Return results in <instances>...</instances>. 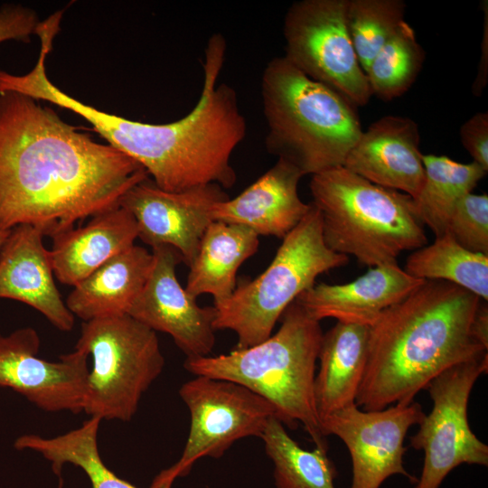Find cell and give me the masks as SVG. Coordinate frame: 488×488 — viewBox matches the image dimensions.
I'll list each match as a JSON object with an SVG mask.
<instances>
[{
  "label": "cell",
  "instance_id": "obj_1",
  "mask_svg": "<svg viewBox=\"0 0 488 488\" xmlns=\"http://www.w3.org/2000/svg\"><path fill=\"white\" fill-rule=\"evenodd\" d=\"M148 174L95 141L40 100L0 92V228L31 225L44 236L118 205Z\"/></svg>",
  "mask_w": 488,
  "mask_h": 488
},
{
  "label": "cell",
  "instance_id": "obj_2",
  "mask_svg": "<svg viewBox=\"0 0 488 488\" xmlns=\"http://www.w3.org/2000/svg\"><path fill=\"white\" fill-rule=\"evenodd\" d=\"M226 42L220 33L208 42L203 63L202 93L192 111L166 124L133 121L87 105L52 83L46 71V56L34 67L14 75L9 88L72 111L88 121L106 141L137 162L162 190L178 192L216 183L234 185L237 175L230 158L247 133L236 90L217 85L225 58Z\"/></svg>",
  "mask_w": 488,
  "mask_h": 488
},
{
  "label": "cell",
  "instance_id": "obj_3",
  "mask_svg": "<svg viewBox=\"0 0 488 488\" xmlns=\"http://www.w3.org/2000/svg\"><path fill=\"white\" fill-rule=\"evenodd\" d=\"M481 300L440 280H425L369 326L367 361L356 398L363 410L408 404L446 369L487 352L473 336Z\"/></svg>",
  "mask_w": 488,
  "mask_h": 488
},
{
  "label": "cell",
  "instance_id": "obj_4",
  "mask_svg": "<svg viewBox=\"0 0 488 488\" xmlns=\"http://www.w3.org/2000/svg\"><path fill=\"white\" fill-rule=\"evenodd\" d=\"M323 334L320 322L294 301L267 340L227 354L186 358L183 366L195 376L245 386L270 402L285 426L295 429L302 424L315 446L327 450L314 395Z\"/></svg>",
  "mask_w": 488,
  "mask_h": 488
},
{
  "label": "cell",
  "instance_id": "obj_5",
  "mask_svg": "<svg viewBox=\"0 0 488 488\" xmlns=\"http://www.w3.org/2000/svg\"><path fill=\"white\" fill-rule=\"evenodd\" d=\"M261 97L267 152L304 176L343 166L362 132L355 106L284 56L266 65Z\"/></svg>",
  "mask_w": 488,
  "mask_h": 488
},
{
  "label": "cell",
  "instance_id": "obj_6",
  "mask_svg": "<svg viewBox=\"0 0 488 488\" xmlns=\"http://www.w3.org/2000/svg\"><path fill=\"white\" fill-rule=\"evenodd\" d=\"M312 203L333 251L374 267L397 264L406 250L427 244L409 195L376 185L343 166L312 175Z\"/></svg>",
  "mask_w": 488,
  "mask_h": 488
},
{
  "label": "cell",
  "instance_id": "obj_7",
  "mask_svg": "<svg viewBox=\"0 0 488 488\" xmlns=\"http://www.w3.org/2000/svg\"><path fill=\"white\" fill-rule=\"evenodd\" d=\"M269 266L252 280L241 281L215 308V330H230L235 349L267 340L286 309L314 285L321 274L345 266L349 257L330 249L323 238L318 210L311 208L283 239Z\"/></svg>",
  "mask_w": 488,
  "mask_h": 488
},
{
  "label": "cell",
  "instance_id": "obj_8",
  "mask_svg": "<svg viewBox=\"0 0 488 488\" xmlns=\"http://www.w3.org/2000/svg\"><path fill=\"white\" fill-rule=\"evenodd\" d=\"M75 350L90 356L83 412L129 421L164 367L156 333L129 314L81 324Z\"/></svg>",
  "mask_w": 488,
  "mask_h": 488
},
{
  "label": "cell",
  "instance_id": "obj_9",
  "mask_svg": "<svg viewBox=\"0 0 488 488\" xmlns=\"http://www.w3.org/2000/svg\"><path fill=\"white\" fill-rule=\"evenodd\" d=\"M487 368L488 354L483 352L446 369L427 385L432 409L410 437V446L424 452L421 475L414 488H439L463 464L487 466L488 446L471 430L467 418L472 389Z\"/></svg>",
  "mask_w": 488,
  "mask_h": 488
},
{
  "label": "cell",
  "instance_id": "obj_10",
  "mask_svg": "<svg viewBox=\"0 0 488 488\" xmlns=\"http://www.w3.org/2000/svg\"><path fill=\"white\" fill-rule=\"evenodd\" d=\"M347 0H301L288 8L283 26L285 54L308 78L334 89L353 106L372 97L352 44Z\"/></svg>",
  "mask_w": 488,
  "mask_h": 488
},
{
  "label": "cell",
  "instance_id": "obj_11",
  "mask_svg": "<svg viewBox=\"0 0 488 488\" xmlns=\"http://www.w3.org/2000/svg\"><path fill=\"white\" fill-rule=\"evenodd\" d=\"M179 395L187 406L191 424L183 454L156 477L174 483L185 476L202 457L219 458L238 440L260 437L268 420L277 416L266 399L231 380L195 376Z\"/></svg>",
  "mask_w": 488,
  "mask_h": 488
},
{
  "label": "cell",
  "instance_id": "obj_12",
  "mask_svg": "<svg viewBox=\"0 0 488 488\" xmlns=\"http://www.w3.org/2000/svg\"><path fill=\"white\" fill-rule=\"evenodd\" d=\"M425 415L414 400L380 410H363L353 404L321 419L324 436H338L349 450L352 465L349 488H380L394 474L416 483L418 478L404 466V440L408 429Z\"/></svg>",
  "mask_w": 488,
  "mask_h": 488
},
{
  "label": "cell",
  "instance_id": "obj_13",
  "mask_svg": "<svg viewBox=\"0 0 488 488\" xmlns=\"http://www.w3.org/2000/svg\"><path fill=\"white\" fill-rule=\"evenodd\" d=\"M35 329L0 333V386L20 393L47 412H83L89 368L88 354L74 350L52 361L39 357Z\"/></svg>",
  "mask_w": 488,
  "mask_h": 488
},
{
  "label": "cell",
  "instance_id": "obj_14",
  "mask_svg": "<svg viewBox=\"0 0 488 488\" xmlns=\"http://www.w3.org/2000/svg\"><path fill=\"white\" fill-rule=\"evenodd\" d=\"M228 198L216 183L172 192L159 188L148 176L126 192L118 205L135 218L142 241L152 249L173 247L182 262L190 267L205 230L213 221L212 206Z\"/></svg>",
  "mask_w": 488,
  "mask_h": 488
},
{
  "label": "cell",
  "instance_id": "obj_15",
  "mask_svg": "<svg viewBox=\"0 0 488 488\" xmlns=\"http://www.w3.org/2000/svg\"><path fill=\"white\" fill-rule=\"evenodd\" d=\"M153 266L128 314L154 332L169 334L186 358L209 356L215 345V308L198 305L179 283L175 269L182 262L171 246L152 249Z\"/></svg>",
  "mask_w": 488,
  "mask_h": 488
},
{
  "label": "cell",
  "instance_id": "obj_16",
  "mask_svg": "<svg viewBox=\"0 0 488 488\" xmlns=\"http://www.w3.org/2000/svg\"><path fill=\"white\" fill-rule=\"evenodd\" d=\"M418 124L400 116H385L362 131L347 155L343 167L413 199L425 180Z\"/></svg>",
  "mask_w": 488,
  "mask_h": 488
},
{
  "label": "cell",
  "instance_id": "obj_17",
  "mask_svg": "<svg viewBox=\"0 0 488 488\" xmlns=\"http://www.w3.org/2000/svg\"><path fill=\"white\" fill-rule=\"evenodd\" d=\"M43 237L41 230L26 224L10 230L0 249V299L22 302L58 330L70 332L75 316L56 287Z\"/></svg>",
  "mask_w": 488,
  "mask_h": 488
},
{
  "label": "cell",
  "instance_id": "obj_18",
  "mask_svg": "<svg viewBox=\"0 0 488 488\" xmlns=\"http://www.w3.org/2000/svg\"><path fill=\"white\" fill-rule=\"evenodd\" d=\"M425 280L397 264L371 267L345 284L321 283L303 292L296 302L314 319L371 326L389 306L402 300Z\"/></svg>",
  "mask_w": 488,
  "mask_h": 488
},
{
  "label": "cell",
  "instance_id": "obj_19",
  "mask_svg": "<svg viewBox=\"0 0 488 488\" xmlns=\"http://www.w3.org/2000/svg\"><path fill=\"white\" fill-rule=\"evenodd\" d=\"M303 176L295 165L278 158L238 196L215 203L211 217L214 221L244 226L258 236L283 239L311 208L298 194Z\"/></svg>",
  "mask_w": 488,
  "mask_h": 488
},
{
  "label": "cell",
  "instance_id": "obj_20",
  "mask_svg": "<svg viewBox=\"0 0 488 488\" xmlns=\"http://www.w3.org/2000/svg\"><path fill=\"white\" fill-rule=\"evenodd\" d=\"M138 230L130 212L117 205L93 217L83 227L52 239L49 250L53 274L74 286L105 262L135 245Z\"/></svg>",
  "mask_w": 488,
  "mask_h": 488
},
{
  "label": "cell",
  "instance_id": "obj_21",
  "mask_svg": "<svg viewBox=\"0 0 488 488\" xmlns=\"http://www.w3.org/2000/svg\"><path fill=\"white\" fill-rule=\"evenodd\" d=\"M152 266V252L134 245L74 286L65 300L66 306L83 322L128 314Z\"/></svg>",
  "mask_w": 488,
  "mask_h": 488
},
{
  "label": "cell",
  "instance_id": "obj_22",
  "mask_svg": "<svg viewBox=\"0 0 488 488\" xmlns=\"http://www.w3.org/2000/svg\"><path fill=\"white\" fill-rule=\"evenodd\" d=\"M369 326L337 322L323 334L314 378V395L317 415L326 416L356 404L363 378Z\"/></svg>",
  "mask_w": 488,
  "mask_h": 488
},
{
  "label": "cell",
  "instance_id": "obj_23",
  "mask_svg": "<svg viewBox=\"0 0 488 488\" xmlns=\"http://www.w3.org/2000/svg\"><path fill=\"white\" fill-rule=\"evenodd\" d=\"M258 237L244 226L211 221L189 267L185 286L188 294L195 298L209 294L213 297V305L226 301L237 286L239 267L258 251Z\"/></svg>",
  "mask_w": 488,
  "mask_h": 488
},
{
  "label": "cell",
  "instance_id": "obj_24",
  "mask_svg": "<svg viewBox=\"0 0 488 488\" xmlns=\"http://www.w3.org/2000/svg\"><path fill=\"white\" fill-rule=\"evenodd\" d=\"M101 419L90 417L73 430L54 437L25 434L14 442L18 450L30 449L51 462L62 488L61 471L65 464L80 467L90 481L91 488H138L121 479L103 462L98 446ZM172 483L155 478L150 488H172Z\"/></svg>",
  "mask_w": 488,
  "mask_h": 488
},
{
  "label": "cell",
  "instance_id": "obj_25",
  "mask_svg": "<svg viewBox=\"0 0 488 488\" xmlns=\"http://www.w3.org/2000/svg\"><path fill=\"white\" fill-rule=\"evenodd\" d=\"M423 164L424 183L413 201L423 225L438 237L446 233L456 204L487 172L474 162L463 164L446 155H423Z\"/></svg>",
  "mask_w": 488,
  "mask_h": 488
},
{
  "label": "cell",
  "instance_id": "obj_26",
  "mask_svg": "<svg viewBox=\"0 0 488 488\" xmlns=\"http://www.w3.org/2000/svg\"><path fill=\"white\" fill-rule=\"evenodd\" d=\"M404 270L418 279L454 284L488 300V255L465 249L448 233L413 250Z\"/></svg>",
  "mask_w": 488,
  "mask_h": 488
},
{
  "label": "cell",
  "instance_id": "obj_27",
  "mask_svg": "<svg viewBox=\"0 0 488 488\" xmlns=\"http://www.w3.org/2000/svg\"><path fill=\"white\" fill-rule=\"evenodd\" d=\"M260 438L274 465L276 488H334L338 474L327 450L301 447L277 417L268 420Z\"/></svg>",
  "mask_w": 488,
  "mask_h": 488
},
{
  "label": "cell",
  "instance_id": "obj_28",
  "mask_svg": "<svg viewBox=\"0 0 488 488\" xmlns=\"http://www.w3.org/2000/svg\"><path fill=\"white\" fill-rule=\"evenodd\" d=\"M425 56L413 27L403 21L366 71L372 96L389 101L406 93L417 80Z\"/></svg>",
  "mask_w": 488,
  "mask_h": 488
},
{
  "label": "cell",
  "instance_id": "obj_29",
  "mask_svg": "<svg viewBox=\"0 0 488 488\" xmlns=\"http://www.w3.org/2000/svg\"><path fill=\"white\" fill-rule=\"evenodd\" d=\"M401 0H347V31L363 71L377 52L405 21Z\"/></svg>",
  "mask_w": 488,
  "mask_h": 488
},
{
  "label": "cell",
  "instance_id": "obj_30",
  "mask_svg": "<svg viewBox=\"0 0 488 488\" xmlns=\"http://www.w3.org/2000/svg\"><path fill=\"white\" fill-rule=\"evenodd\" d=\"M465 249L488 255V195L468 193L455 207L446 231Z\"/></svg>",
  "mask_w": 488,
  "mask_h": 488
},
{
  "label": "cell",
  "instance_id": "obj_31",
  "mask_svg": "<svg viewBox=\"0 0 488 488\" xmlns=\"http://www.w3.org/2000/svg\"><path fill=\"white\" fill-rule=\"evenodd\" d=\"M33 9L19 4H5L0 7V43L8 41L26 42L36 33L40 23Z\"/></svg>",
  "mask_w": 488,
  "mask_h": 488
},
{
  "label": "cell",
  "instance_id": "obj_32",
  "mask_svg": "<svg viewBox=\"0 0 488 488\" xmlns=\"http://www.w3.org/2000/svg\"><path fill=\"white\" fill-rule=\"evenodd\" d=\"M461 143L473 162L488 172V113L478 112L460 128Z\"/></svg>",
  "mask_w": 488,
  "mask_h": 488
},
{
  "label": "cell",
  "instance_id": "obj_33",
  "mask_svg": "<svg viewBox=\"0 0 488 488\" xmlns=\"http://www.w3.org/2000/svg\"><path fill=\"white\" fill-rule=\"evenodd\" d=\"M485 24H483V46H482V57L481 61L478 68V73L476 75V79L474 82L472 90L475 96H480L485 88L486 82H487V61L484 60V58L487 60V54H488V32H487V2H485Z\"/></svg>",
  "mask_w": 488,
  "mask_h": 488
},
{
  "label": "cell",
  "instance_id": "obj_34",
  "mask_svg": "<svg viewBox=\"0 0 488 488\" xmlns=\"http://www.w3.org/2000/svg\"><path fill=\"white\" fill-rule=\"evenodd\" d=\"M482 301L474 314L472 324V333L474 339L488 349V307Z\"/></svg>",
  "mask_w": 488,
  "mask_h": 488
},
{
  "label": "cell",
  "instance_id": "obj_35",
  "mask_svg": "<svg viewBox=\"0 0 488 488\" xmlns=\"http://www.w3.org/2000/svg\"><path fill=\"white\" fill-rule=\"evenodd\" d=\"M10 230H3L0 228V249L9 235Z\"/></svg>",
  "mask_w": 488,
  "mask_h": 488
}]
</instances>
